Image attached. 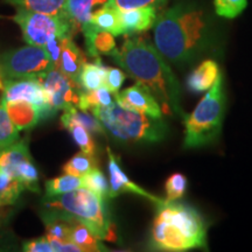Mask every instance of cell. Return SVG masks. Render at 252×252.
<instances>
[{
	"label": "cell",
	"mask_w": 252,
	"mask_h": 252,
	"mask_svg": "<svg viewBox=\"0 0 252 252\" xmlns=\"http://www.w3.org/2000/svg\"><path fill=\"white\" fill-rule=\"evenodd\" d=\"M46 196L45 197H54L58 195H62L69 191L76 190L78 188L84 187L83 178L77 175L64 174L58 178L50 179L46 182Z\"/></svg>",
	"instance_id": "26"
},
{
	"label": "cell",
	"mask_w": 252,
	"mask_h": 252,
	"mask_svg": "<svg viewBox=\"0 0 252 252\" xmlns=\"http://www.w3.org/2000/svg\"><path fill=\"white\" fill-rule=\"evenodd\" d=\"M220 75V67L217 62L214 60H204L188 76V89L193 93H203L209 90Z\"/></svg>",
	"instance_id": "17"
},
{
	"label": "cell",
	"mask_w": 252,
	"mask_h": 252,
	"mask_svg": "<svg viewBox=\"0 0 252 252\" xmlns=\"http://www.w3.org/2000/svg\"><path fill=\"white\" fill-rule=\"evenodd\" d=\"M42 201L45 208L65 212L83 222L102 241H116L105 200L90 189L82 187L54 197H45Z\"/></svg>",
	"instance_id": "5"
},
{
	"label": "cell",
	"mask_w": 252,
	"mask_h": 252,
	"mask_svg": "<svg viewBox=\"0 0 252 252\" xmlns=\"http://www.w3.org/2000/svg\"><path fill=\"white\" fill-rule=\"evenodd\" d=\"M4 90V80H2L1 74H0V91Z\"/></svg>",
	"instance_id": "39"
},
{
	"label": "cell",
	"mask_w": 252,
	"mask_h": 252,
	"mask_svg": "<svg viewBox=\"0 0 252 252\" xmlns=\"http://www.w3.org/2000/svg\"><path fill=\"white\" fill-rule=\"evenodd\" d=\"M31 158L28 139L24 138L7 147L0 149V169L13 175L15 168L25 160L31 159Z\"/></svg>",
	"instance_id": "20"
},
{
	"label": "cell",
	"mask_w": 252,
	"mask_h": 252,
	"mask_svg": "<svg viewBox=\"0 0 252 252\" xmlns=\"http://www.w3.org/2000/svg\"><path fill=\"white\" fill-rule=\"evenodd\" d=\"M61 125L71 134L72 139L77 144L82 152L96 156V144H94V138L91 137V132L78 123L68 121V119L61 118Z\"/></svg>",
	"instance_id": "27"
},
{
	"label": "cell",
	"mask_w": 252,
	"mask_h": 252,
	"mask_svg": "<svg viewBox=\"0 0 252 252\" xmlns=\"http://www.w3.org/2000/svg\"><path fill=\"white\" fill-rule=\"evenodd\" d=\"M222 80V75H220L194 111L190 115H186L184 119L186 149L206 146L220 137L225 105Z\"/></svg>",
	"instance_id": "6"
},
{
	"label": "cell",
	"mask_w": 252,
	"mask_h": 252,
	"mask_svg": "<svg viewBox=\"0 0 252 252\" xmlns=\"http://www.w3.org/2000/svg\"><path fill=\"white\" fill-rule=\"evenodd\" d=\"M152 226V243L161 251L181 252L207 247V225L196 209L166 201L159 204Z\"/></svg>",
	"instance_id": "3"
},
{
	"label": "cell",
	"mask_w": 252,
	"mask_h": 252,
	"mask_svg": "<svg viewBox=\"0 0 252 252\" xmlns=\"http://www.w3.org/2000/svg\"><path fill=\"white\" fill-rule=\"evenodd\" d=\"M20 130L13 124L6 111L5 102L0 99V149H4L19 140Z\"/></svg>",
	"instance_id": "30"
},
{
	"label": "cell",
	"mask_w": 252,
	"mask_h": 252,
	"mask_svg": "<svg viewBox=\"0 0 252 252\" xmlns=\"http://www.w3.org/2000/svg\"><path fill=\"white\" fill-rule=\"evenodd\" d=\"M165 1L166 0H106L105 5L125 11V9L147 7V6L156 7V6L162 5Z\"/></svg>",
	"instance_id": "35"
},
{
	"label": "cell",
	"mask_w": 252,
	"mask_h": 252,
	"mask_svg": "<svg viewBox=\"0 0 252 252\" xmlns=\"http://www.w3.org/2000/svg\"><path fill=\"white\" fill-rule=\"evenodd\" d=\"M248 0H214L216 14L226 19L238 17L247 8Z\"/></svg>",
	"instance_id": "33"
},
{
	"label": "cell",
	"mask_w": 252,
	"mask_h": 252,
	"mask_svg": "<svg viewBox=\"0 0 252 252\" xmlns=\"http://www.w3.org/2000/svg\"><path fill=\"white\" fill-rule=\"evenodd\" d=\"M108 67L103 64L100 59H94V63H84L78 76V84L83 91H91L104 87Z\"/></svg>",
	"instance_id": "22"
},
{
	"label": "cell",
	"mask_w": 252,
	"mask_h": 252,
	"mask_svg": "<svg viewBox=\"0 0 252 252\" xmlns=\"http://www.w3.org/2000/svg\"><path fill=\"white\" fill-rule=\"evenodd\" d=\"M5 106L9 118L20 131L34 127L39 124L40 121H42L40 109L35 104L27 102V100L5 102Z\"/></svg>",
	"instance_id": "16"
},
{
	"label": "cell",
	"mask_w": 252,
	"mask_h": 252,
	"mask_svg": "<svg viewBox=\"0 0 252 252\" xmlns=\"http://www.w3.org/2000/svg\"><path fill=\"white\" fill-rule=\"evenodd\" d=\"M118 105L125 109L135 110L154 118H162V109L153 94L144 84L137 83L115 94Z\"/></svg>",
	"instance_id": "11"
},
{
	"label": "cell",
	"mask_w": 252,
	"mask_h": 252,
	"mask_svg": "<svg viewBox=\"0 0 252 252\" xmlns=\"http://www.w3.org/2000/svg\"><path fill=\"white\" fill-rule=\"evenodd\" d=\"M90 23L99 27L100 30L110 32L115 36L125 34L121 15H119V9L112 7V6L104 4L102 8L97 9L91 14Z\"/></svg>",
	"instance_id": "21"
},
{
	"label": "cell",
	"mask_w": 252,
	"mask_h": 252,
	"mask_svg": "<svg viewBox=\"0 0 252 252\" xmlns=\"http://www.w3.org/2000/svg\"><path fill=\"white\" fill-rule=\"evenodd\" d=\"M210 34L206 13L194 5L173 6L154 24L157 49L173 64H187L202 54L210 43Z\"/></svg>",
	"instance_id": "2"
},
{
	"label": "cell",
	"mask_w": 252,
	"mask_h": 252,
	"mask_svg": "<svg viewBox=\"0 0 252 252\" xmlns=\"http://www.w3.org/2000/svg\"><path fill=\"white\" fill-rule=\"evenodd\" d=\"M82 178H83L84 187L93 190L94 193H96L97 195H99V196L104 198V200H106V197H109V182L106 180L105 175L103 174V172L99 171L98 167L91 169L89 173H87V174L82 176Z\"/></svg>",
	"instance_id": "32"
},
{
	"label": "cell",
	"mask_w": 252,
	"mask_h": 252,
	"mask_svg": "<svg viewBox=\"0 0 252 252\" xmlns=\"http://www.w3.org/2000/svg\"><path fill=\"white\" fill-rule=\"evenodd\" d=\"M54 68V62L43 47L28 45L0 56V74L4 81L37 78Z\"/></svg>",
	"instance_id": "8"
},
{
	"label": "cell",
	"mask_w": 252,
	"mask_h": 252,
	"mask_svg": "<svg viewBox=\"0 0 252 252\" xmlns=\"http://www.w3.org/2000/svg\"><path fill=\"white\" fill-rule=\"evenodd\" d=\"M84 39H86V48L90 56L98 59L100 55L111 56L117 50L115 35L99 27L94 26L90 21L82 27Z\"/></svg>",
	"instance_id": "13"
},
{
	"label": "cell",
	"mask_w": 252,
	"mask_h": 252,
	"mask_svg": "<svg viewBox=\"0 0 252 252\" xmlns=\"http://www.w3.org/2000/svg\"><path fill=\"white\" fill-rule=\"evenodd\" d=\"M91 112L103 125L105 133L123 143H158L166 137L167 125L162 118L125 109L117 103Z\"/></svg>",
	"instance_id": "4"
},
{
	"label": "cell",
	"mask_w": 252,
	"mask_h": 252,
	"mask_svg": "<svg viewBox=\"0 0 252 252\" xmlns=\"http://www.w3.org/2000/svg\"><path fill=\"white\" fill-rule=\"evenodd\" d=\"M45 88L50 109L56 112L59 110H67L71 106H78L82 89L77 82L62 74L58 68L46 72L37 77Z\"/></svg>",
	"instance_id": "9"
},
{
	"label": "cell",
	"mask_w": 252,
	"mask_h": 252,
	"mask_svg": "<svg viewBox=\"0 0 252 252\" xmlns=\"http://www.w3.org/2000/svg\"><path fill=\"white\" fill-rule=\"evenodd\" d=\"M126 75L124 71L118 68H110L108 67L105 75V81H104V88H106L109 91H111L113 94H118L123 83H124Z\"/></svg>",
	"instance_id": "36"
},
{
	"label": "cell",
	"mask_w": 252,
	"mask_h": 252,
	"mask_svg": "<svg viewBox=\"0 0 252 252\" xmlns=\"http://www.w3.org/2000/svg\"><path fill=\"white\" fill-rule=\"evenodd\" d=\"M115 103V97H112V93L106 88L83 91L82 90L77 108L82 111H91L94 108H106Z\"/></svg>",
	"instance_id": "25"
},
{
	"label": "cell",
	"mask_w": 252,
	"mask_h": 252,
	"mask_svg": "<svg viewBox=\"0 0 252 252\" xmlns=\"http://www.w3.org/2000/svg\"><path fill=\"white\" fill-rule=\"evenodd\" d=\"M65 213V212H64ZM68 222H69V239L77 244L84 252H91V251H105L106 249L104 248L102 243V239L97 237L96 235L91 231L90 228L84 224L83 222L74 219L68 213Z\"/></svg>",
	"instance_id": "18"
},
{
	"label": "cell",
	"mask_w": 252,
	"mask_h": 252,
	"mask_svg": "<svg viewBox=\"0 0 252 252\" xmlns=\"http://www.w3.org/2000/svg\"><path fill=\"white\" fill-rule=\"evenodd\" d=\"M84 63H86V58L76 43L72 41L71 35L63 37L61 53L55 68H58L62 74L71 78L72 81L77 82Z\"/></svg>",
	"instance_id": "14"
},
{
	"label": "cell",
	"mask_w": 252,
	"mask_h": 252,
	"mask_svg": "<svg viewBox=\"0 0 252 252\" xmlns=\"http://www.w3.org/2000/svg\"><path fill=\"white\" fill-rule=\"evenodd\" d=\"M7 220V210H6V206H1L0 204V226Z\"/></svg>",
	"instance_id": "38"
},
{
	"label": "cell",
	"mask_w": 252,
	"mask_h": 252,
	"mask_svg": "<svg viewBox=\"0 0 252 252\" xmlns=\"http://www.w3.org/2000/svg\"><path fill=\"white\" fill-rule=\"evenodd\" d=\"M18 8L40 12L50 15H64L67 0H5Z\"/></svg>",
	"instance_id": "23"
},
{
	"label": "cell",
	"mask_w": 252,
	"mask_h": 252,
	"mask_svg": "<svg viewBox=\"0 0 252 252\" xmlns=\"http://www.w3.org/2000/svg\"><path fill=\"white\" fill-rule=\"evenodd\" d=\"M61 118L78 123V124L84 126V127H86L89 132H91V133H105L103 125L100 124V122L97 119V117L93 112L82 111V110L76 108V106H71V108L64 110V113L61 116Z\"/></svg>",
	"instance_id": "28"
},
{
	"label": "cell",
	"mask_w": 252,
	"mask_h": 252,
	"mask_svg": "<svg viewBox=\"0 0 252 252\" xmlns=\"http://www.w3.org/2000/svg\"><path fill=\"white\" fill-rule=\"evenodd\" d=\"M186 188H187V179L181 173H174L167 179L165 184L166 201H178L184 196Z\"/></svg>",
	"instance_id": "34"
},
{
	"label": "cell",
	"mask_w": 252,
	"mask_h": 252,
	"mask_svg": "<svg viewBox=\"0 0 252 252\" xmlns=\"http://www.w3.org/2000/svg\"><path fill=\"white\" fill-rule=\"evenodd\" d=\"M132 78L144 84L159 102L165 115L185 119L180 84L161 53L141 37L126 39L122 48L111 55Z\"/></svg>",
	"instance_id": "1"
},
{
	"label": "cell",
	"mask_w": 252,
	"mask_h": 252,
	"mask_svg": "<svg viewBox=\"0 0 252 252\" xmlns=\"http://www.w3.org/2000/svg\"><path fill=\"white\" fill-rule=\"evenodd\" d=\"M12 20L19 25L28 45L46 47L56 37L72 35L71 25L64 15H50L18 8Z\"/></svg>",
	"instance_id": "7"
},
{
	"label": "cell",
	"mask_w": 252,
	"mask_h": 252,
	"mask_svg": "<svg viewBox=\"0 0 252 252\" xmlns=\"http://www.w3.org/2000/svg\"><path fill=\"white\" fill-rule=\"evenodd\" d=\"M119 15H121L125 34L141 33V32L149 31L157 21V9L154 6L125 9V11L119 9Z\"/></svg>",
	"instance_id": "15"
},
{
	"label": "cell",
	"mask_w": 252,
	"mask_h": 252,
	"mask_svg": "<svg viewBox=\"0 0 252 252\" xmlns=\"http://www.w3.org/2000/svg\"><path fill=\"white\" fill-rule=\"evenodd\" d=\"M23 249L24 251L27 252H54V249H53L47 236L25 242Z\"/></svg>",
	"instance_id": "37"
},
{
	"label": "cell",
	"mask_w": 252,
	"mask_h": 252,
	"mask_svg": "<svg viewBox=\"0 0 252 252\" xmlns=\"http://www.w3.org/2000/svg\"><path fill=\"white\" fill-rule=\"evenodd\" d=\"M1 98L4 99V102L27 100V102L35 104L40 109L42 121L55 116L54 111L49 106L48 96H47L45 88L37 78L28 77L4 81Z\"/></svg>",
	"instance_id": "10"
},
{
	"label": "cell",
	"mask_w": 252,
	"mask_h": 252,
	"mask_svg": "<svg viewBox=\"0 0 252 252\" xmlns=\"http://www.w3.org/2000/svg\"><path fill=\"white\" fill-rule=\"evenodd\" d=\"M13 176L23 182L25 188L28 190L33 191V193H39L40 191L39 171H37L36 166L34 165L32 158L25 160L15 168Z\"/></svg>",
	"instance_id": "31"
},
{
	"label": "cell",
	"mask_w": 252,
	"mask_h": 252,
	"mask_svg": "<svg viewBox=\"0 0 252 252\" xmlns=\"http://www.w3.org/2000/svg\"><path fill=\"white\" fill-rule=\"evenodd\" d=\"M106 0H67L64 17L70 23L72 32L81 31L90 21L93 8L97 5H104Z\"/></svg>",
	"instance_id": "19"
},
{
	"label": "cell",
	"mask_w": 252,
	"mask_h": 252,
	"mask_svg": "<svg viewBox=\"0 0 252 252\" xmlns=\"http://www.w3.org/2000/svg\"><path fill=\"white\" fill-rule=\"evenodd\" d=\"M96 167L97 160L94 159V156L81 151L80 153L75 154L69 161L64 163V166L62 167V171L65 174L83 176Z\"/></svg>",
	"instance_id": "29"
},
{
	"label": "cell",
	"mask_w": 252,
	"mask_h": 252,
	"mask_svg": "<svg viewBox=\"0 0 252 252\" xmlns=\"http://www.w3.org/2000/svg\"><path fill=\"white\" fill-rule=\"evenodd\" d=\"M106 152H108V169L110 175L109 197H116L123 193H131L147 198V200L153 202L156 206H159V204L165 202V200L149 193L144 188H141L140 186H138L133 181L130 180L128 176L126 175V173L123 171L118 158L112 153V151L109 147L106 149Z\"/></svg>",
	"instance_id": "12"
},
{
	"label": "cell",
	"mask_w": 252,
	"mask_h": 252,
	"mask_svg": "<svg viewBox=\"0 0 252 252\" xmlns=\"http://www.w3.org/2000/svg\"><path fill=\"white\" fill-rule=\"evenodd\" d=\"M25 189L26 188L19 179L0 169V204L1 206L7 207L14 204Z\"/></svg>",
	"instance_id": "24"
}]
</instances>
